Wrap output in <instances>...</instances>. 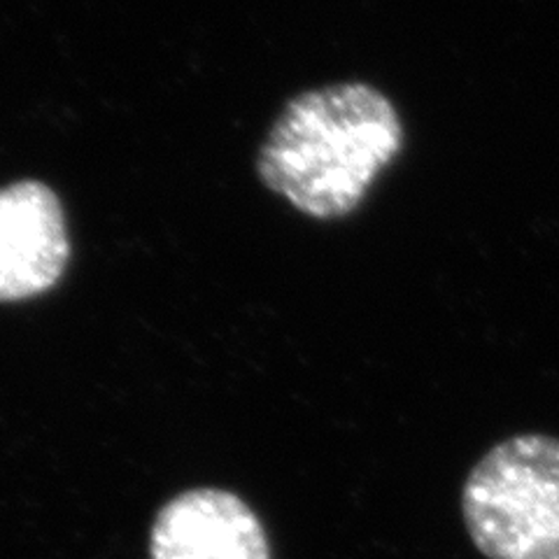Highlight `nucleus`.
Here are the masks:
<instances>
[{
    "label": "nucleus",
    "mask_w": 559,
    "mask_h": 559,
    "mask_svg": "<svg viewBox=\"0 0 559 559\" xmlns=\"http://www.w3.org/2000/svg\"><path fill=\"white\" fill-rule=\"evenodd\" d=\"M404 147L394 103L364 82L294 96L257 154L269 191L312 219L353 215Z\"/></svg>",
    "instance_id": "obj_1"
},
{
    "label": "nucleus",
    "mask_w": 559,
    "mask_h": 559,
    "mask_svg": "<svg viewBox=\"0 0 559 559\" xmlns=\"http://www.w3.org/2000/svg\"><path fill=\"white\" fill-rule=\"evenodd\" d=\"M462 513L487 559H559V439L497 443L468 474Z\"/></svg>",
    "instance_id": "obj_2"
},
{
    "label": "nucleus",
    "mask_w": 559,
    "mask_h": 559,
    "mask_svg": "<svg viewBox=\"0 0 559 559\" xmlns=\"http://www.w3.org/2000/svg\"><path fill=\"white\" fill-rule=\"evenodd\" d=\"M68 259V222L57 191L40 180L0 187V301L51 289Z\"/></svg>",
    "instance_id": "obj_3"
},
{
    "label": "nucleus",
    "mask_w": 559,
    "mask_h": 559,
    "mask_svg": "<svg viewBox=\"0 0 559 559\" xmlns=\"http://www.w3.org/2000/svg\"><path fill=\"white\" fill-rule=\"evenodd\" d=\"M152 559H271V548L242 499L224 489H194L156 518Z\"/></svg>",
    "instance_id": "obj_4"
}]
</instances>
